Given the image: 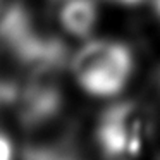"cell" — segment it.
<instances>
[{
    "label": "cell",
    "instance_id": "1",
    "mask_svg": "<svg viewBox=\"0 0 160 160\" xmlns=\"http://www.w3.org/2000/svg\"><path fill=\"white\" fill-rule=\"evenodd\" d=\"M134 53L119 40H91L71 60V72L83 91L112 98L128 88L134 74Z\"/></svg>",
    "mask_w": 160,
    "mask_h": 160
},
{
    "label": "cell",
    "instance_id": "2",
    "mask_svg": "<svg viewBox=\"0 0 160 160\" xmlns=\"http://www.w3.org/2000/svg\"><path fill=\"white\" fill-rule=\"evenodd\" d=\"M153 132L145 105L124 100L107 107L95 126V143L103 160H138Z\"/></svg>",
    "mask_w": 160,
    "mask_h": 160
},
{
    "label": "cell",
    "instance_id": "3",
    "mask_svg": "<svg viewBox=\"0 0 160 160\" xmlns=\"http://www.w3.org/2000/svg\"><path fill=\"white\" fill-rule=\"evenodd\" d=\"M53 12L64 33L72 38H88L100 18V0H52Z\"/></svg>",
    "mask_w": 160,
    "mask_h": 160
},
{
    "label": "cell",
    "instance_id": "4",
    "mask_svg": "<svg viewBox=\"0 0 160 160\" xmlns=\"http://www.w3.org/2000/svg\"><path fill=\"white\" fill-rule=\"evenodd\" d=\"M0 160H14V145L4 132H0Z\"/></svg>",
    "mask_w": 160,
    "mask_h": 160
},
{
    "label": "cell",
    "instance_id": "5",
    "mask_svg": "<svg viewBox=\"0 0 160 160\" xmlns=\"http://www.w3.org/2000/svg\"><path fill=\"white\" fill-rule=\"evenodd\" d=\"M108 2H114V4H119V5H138L145 0H108Z\"/></svg>",
    "mask_w": 160,
    "mask_h": 160
},
{
    "label": "cell",
    "instance_id": "6",
    "mask_svg": "<svg viewBox=\"0 0 160 160\" xmlns=\"http://www.w3.org/2000/svg\"><path fill=\"white\" fill-rule=\"evenodd\" d=\"M152 5H153V12H155L157 19L160 22V0H152Z\"/></svg>",
    "mask_w": 160,
    "mask_h": 160
},
{
    "label": "cell",
    "instance_id": "7",
    "mask_svg": "<svg viewBox=\"0 0 160 160\" xmlns=\"http://www.w3.org/2000/svg\"><path fill=\"white\" fill-rule=\"evenodd\" d=\"M157 160H160V157H158V158H157Z\"/></svg>",
    "mask_w": 160,
    "mask_h": 160
},
{
    "label": "cell",
    "instance_id": "8",
    "mask_svg": "<svg viewBox=\"0 0 160 160\" xmlns=\"http://www.w3.org/2000/svg\"><path fill=\"white\" fill-rule=\"evenodd\" d=\"M0 105H2V102H0Z\"/></svg>",
    "mask_w": 160,
    "mask_h": 160
},
{
    "label": "cell",
    "instance_id": "9",
    "mask_svg": "<svg viewBox=\"0 0 160 160\" xmlns=\"http://www.w3.org/2000/svg\"><path fill=\"white\" fill-rule=\"evenodd\" d=\"M0 2H2V0H0Z\"/></svg>",
    "mask_w": 160,
    "mask_h": 160
}]
</instances>
